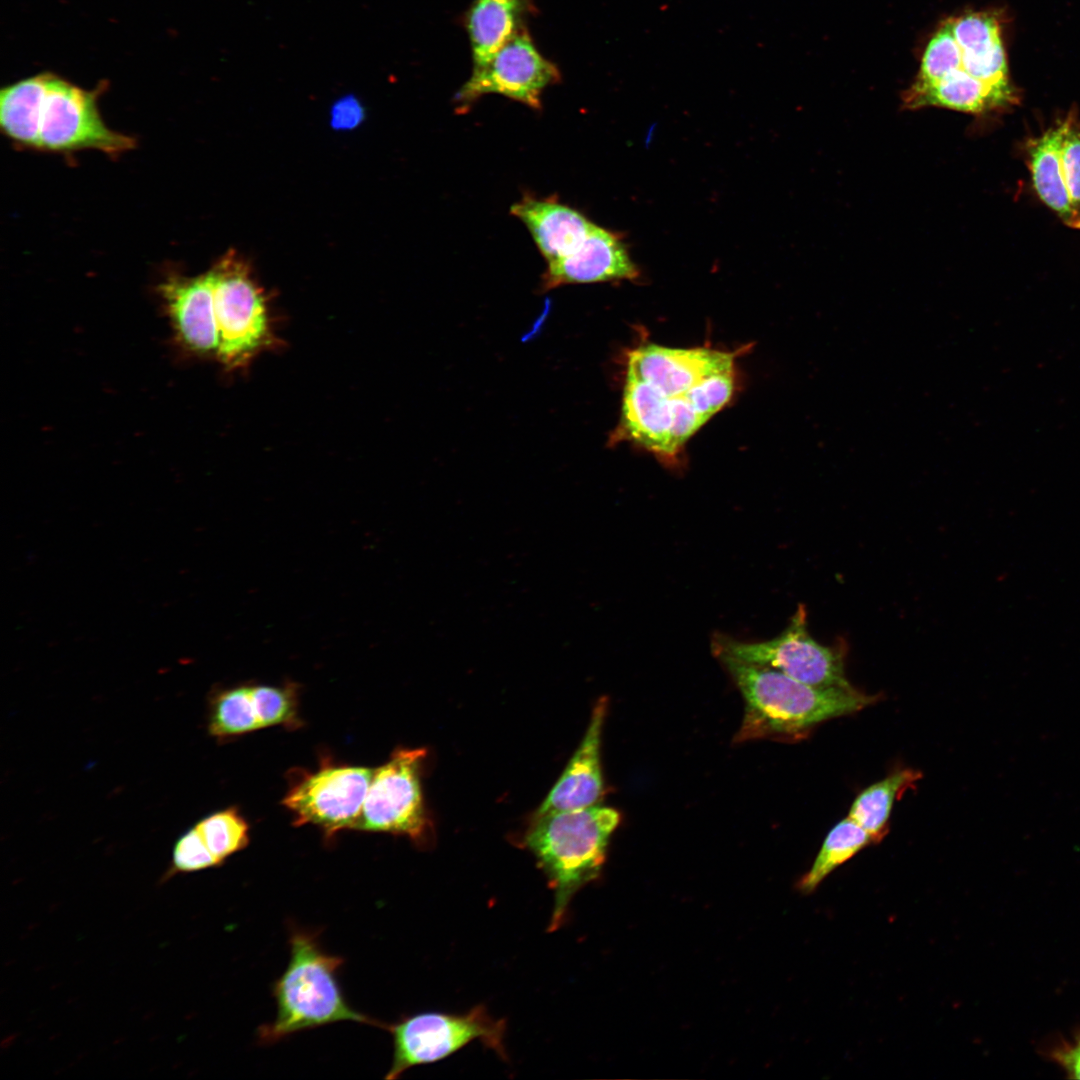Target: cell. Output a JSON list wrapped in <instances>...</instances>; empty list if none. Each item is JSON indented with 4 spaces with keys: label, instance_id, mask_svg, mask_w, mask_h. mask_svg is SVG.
<instances>
[{
    "label": "cell",
    "instance_id": "1",
    "mask_svg": "<svg viewBox=\"0 0 1080 1080\" xmlns=\"http://www.w3.org/2000/svg\"><path fill=\"white\" fill-rule=\"evenodd\" d=\"M97 97V91L52 73L37 74L1 90V128L16 144L47 152L94 149L118 155L133 149V137L104 123Z\"/></svg>",
    "mask_w": 1080,
    "mask_h": 1080
},
{
    "label": "cell",
    "instance_id": "2",
    "mask_svg": "<svg viewBox=\"0 0 1080 1080\" xmlns=\"http://www.w3.org/2000/svg\"><path fill=\"white\" fill-rule=\"evenodd\" d=\"M744 699L734 743L793 739L825 720L855 713L877 699L851 688H819L780 671L716 655Z\"/></svg>",
    "mask_w": 1080,
    "mask_h": 1080
},
{
    "label": "cell",
    "instance_id": "3",
    "mask_svg": "<svg viewBox=\"0 0 1080 1080\" xmlns=\"http://www.w3.org/2000/svg\"><path fill=\"white\" fill-rule=\"evenodd\" d=\"M620 820L616 809L599 804L532 817L523 842L553 891L548 931L563 925L573 896L598 877Z\"/></svg>",
    "mask_w": 1080,
    "mask_h": 1080
},
{
    "label": "cell",
    "instance_id": "4",
    "mask_svg": "<svg viewBox=\"0 0 1080 1080\" xmlns=\"http://www.w3.org/2000/svg\"><path fill=\"white\" fill-rule=\"evenodd\" d=\"M289 944L288 965L273 985L276 1017L258 1029L261 1044L271 1045L296 1032L338 1021L385 1028L386 1023L356 1011L346 1001L338 982L344 959L323 950L317 934L293 929Z\"/></svg>",
    "mask_w": 1080,
    "mask_h": 1080
},
{
    "label": "cell",
    "instance_id": "5",
    "mask_svg": "<svg viewBox=\"0 0 1080 1080\" xmlns=\"http://www.w3.org/2000/svg\"><path fill=\"white\" fill-rule=\"evenodd\" d=\"M393 1038V1058L385 1079L400 1077L407 1069L440 1061L478 1040L502 1060L508 1059L506 1021L492 1017L485 1006L467 1013L422 1012L386 1024Z\"/></svg>",
    "mask_w": 1080,
    "mask_h": 1080
},
{
    "label": "cell",
    "instance_id": "6",
    "mask_svg": "<svg viewBox=\"0 0 1080 1080\" xmlns=\"http://www.w3.org/2000/svg\"><path fill=\"white\" fill-rule=\"evenodd\" d=\"M807 625V612L800 604L789 625L777 637L744 642L717 633L712 638V651L714 656L725 654L775 669L814 687H853L845 675L846 642L840 639L833 645H822L810 635Z\"/></svg>",
    "mask_w": 1080,
    "mask_h": 1080
},
{
    "label": "cell",
    "instance_id": "7",
    "mask_svg": "<svg viewBox=\"0 0 1080 1080\" xmlns=\"http://www.w3.org/2000/svg\"><path fill=\"white\" fill-rule=\"evenodd\" d=\"M210 272L219 333L216 357L227 368H238L273 342L265 297L247 264L232 251Z\"/></svg>",
    "mask_w": 1080,
    "mask_h": 1080
},
{
    "label": "cell",
    "instance_id": "8",
    "mask_svg": "<svg viewBox=\"0 0 1080 1080\" xmlns=\"http://www.w3.org/2000/svg\"><path fill=\"white\" fill-rule=\"evenodd\" d=\"M424 748H399L374 770L354 829L408 836L425 844L430 821L421 786Z\"/></svg>",
    "mask_w": 1080,
    "mask_h": 1080
},
{
    "label": "cell",
    "instance_id": "9",
    "mask_svg": "<svg viewBox=\"0 0 1080 1080\" xmlns=\"http://www.w3.org/2000/svg\"><path fill=\"white\" fill-rule=\"evenodd\" d=\"M374 770L354 766H324L302 772L283 799L296 824H313L327 835L353 828L361 812Z\"/></svg>",
    "mask_w": 1080,
    "mask_h": 1080
},
{
    "label": "cell",
    "instance_id": "10",
    "mask_svg": "<svg viewBox=\"0 0 1080 1080\" xmlns=\"http://www.w3.org/2000/svg\"><path fill=\"white\" fill-rule=\"evenodd\" d=\"M559 80L557 66L539 52L523 28L489 61L472 68L455 99L464 107L486 94H498L540 109L543 91Z\"/></svg>",
    "mask_w": 1080,
    "mask_h": 1080
},
{
    "label": "cell",
    "instance_id": "11",
    "mask_svg": "<svg viewBox=\"0 0 1080 1080\" xmlns=\"http://www.w3.org/2000/svg\"><path fill=\"white\" fill-rule=\"evenodd\" d=\"M736 356L707 348L645 344L629 353L626 376L648 383L666 397H681L708 377L734 372Z\"/></svg>",
    "mask_w": 1080,
    "mask_h": 1080
},
{
    "label": "cell",
    "instance_id": "12",
    "mask_svg": "<svg viewBox=\"0 0 1080 1080\" xmlns=\"http://www.w3.org/2000/svg\"><path fill=\"white\" fill-rule=\"evenodd\" d=\"M159 291L176 336L185 348L217 356L219 333L210 270L195 277L173 274Z\"/></svg>",
    "mask_w": 1080,
    "mask_h": 1080
},
{
    "label": "cell",
    "instance_id": "13",
    "mask_svg": "<svg viewBox=\"0 0 1080 1080\" xmlns=\"http://www.w3.org/2000/svg\"><path fill=\"white\" fill-rule=\"evenodd\" d=\"M639 274L622 238L594 225L573 252L547 264L541 288L547 291L567 284L632 280Z\"/></svg>",
    "mask_w": 1080,
    "mask_h": 1080
},
{
    "label": "cell",
    "instance_id": "14",
    "mask_svg": "<svg viewBox=\"0 0 1080 1080\" xmlns=\"http://www.w3.org/2000/svg\"><path fill=\"white\" fill-rule=\"evenodd\" d=\"M608 702L600 698L577 750L533 816L599 804L604 794L601 738Z\"/></svg>",
    "mask_w": 1080,
    "mask_h": 1080
},
{
    "label": "cell",
    "instance_id": "15",
    "mask_svg": "<svg viewBox=\"0 0 1080 1080\" xmlns=\"http://www.w3.org/2000/svg\"><path fill=\"white\" fill-rule=\"evenodd\" d=\"M510 212L527 227L547 264L573 252L595 225L553 197L527 194L512 205Z\"/></svg>",
    "mask_w": 1080,
    "mask_h": 1080
},
{
    "label": "cell",
    "instance_id": "16",
    "mask_svg": "<svg viewBox=\"0 0 1080 1080\" xmlns=\"http://www.w3.org/2000/svg\"><path fill=\"white\" fill-rule=\"evenodd\" d=\"M1015 101V91L994 88L958 69L929 84L912 83L902 97L903 108L907 110L941 107L975 115Z\"/></svg>",
    "mask_w": 1080,
    "mask_h": 1080
},
{
    "label": "cell",
    "instance_id": "17",
    "mask_svg": "<svg viewBox=\"0 0 1080 1080\" xmlns=\"http://www.w3.org/2000/svg\"><path fill=\"white\" fill-rule=\"evenodd\" d=\"M622 417L617 434L625 435L646 449L672 457V401L648 383L626 376Z\"/></svg>",
    "mask_w": 1080,
    "mask_h": 1080
},
{
    "label": "cell",
    "instance_id": "18",
    "mask_svg": "<svg viewBox=\"0 0 1080 1080\" xmlns=\"http://www.w3.org/2000/svg\"><path fill=\"white\" fill-rule=\"evenodd\" d=\"M532 10L530 0H473L465 18L473 67L489 61L523 29Z\"/></svg>",
    "mask_w": 1080,
    "mask_h": 1080
},
{
    "label": "cell",
    "instance_id": "19",
    "mask_svg": "<svg viewBox=\"0 0 1080 1080\" xmlns=\"http://www.w3.org/2000/svg\"><path fill=\"white\" fill-rule=\"evenodd\" d=\"M1064 131L1065 120L1047 129L1041 136L1030 139L1026 146L1027 160L1034 188L1041 200L1057 213L1064 224L1079 229L1061 164Z\"/></svg>",
    "mask_w": 1080,
    "mask_h": 1080
},
{
    "label": "cell",
    "instance_id": "20",
    "mask_svg": "<svg viewBox=\"0 0 1080 1080\" xmlns=\"http://www.w3.org/2000/svg\"><path fill=\"white\" fill-rule=\"evenodd\" d=\"M919 778L921 773L916 770L895 771L864 789L852 803L848 816L870 833L876 842L880 841L887 833L894 801Z\"/></svg>",
    "mask_w": 1080,
    "mask_h": 1080
},
{
    "label": "cell",
    "instance_id": "21",
    "mask_svg": "<svg viewBox=\"0 0 1080 1080\" xmlns=\"http://www.w3.org/2000/svg\"><path fill=\"white\" fill-rule=\"evenodd\" d=\"M260 728L250 686L216 689L209 695L207 730L218 741Z\"/></svg>",
    "mask_w": 1080,
    "mask_h": 1080
},
{
    "label": "cell",
    "instance_id": "22",
    "mask_svg": "<svg viewBox=\"0 0 1080 1080\" xmlns=\"http://www.w3.org/2000/svg\"><path fill=\"white\" fill-rule=\"evenodd\" d=\"M874 842L873 836L851 817L838 822L826 836L811 868L799 881V890L805 894L813 892L838 866Z\"/></svg>",
    "mask_w": 1080,
    "mask_h": 1080
},
{
    "label": "cell",
    "instance_id": "23",
    "mask_svg": "<svg viewBox=\"0 0 1080 1080\" xmlns=\"http://www.w3.org/2000/svg\"><path fill=\"white\" fill-rule=\"evenodd\" d=\"M211 853L223 864L248 844V824L234 807L214 812L194 824Z\"/></svg>",
    "mask_w": 1080,
    "mask_h": 1080
},
{
    "label": "cell",
    "instance_id": "24",
    "mask_svg": "<svg viewBox=\"0 0 1080 1080\" xmlns=\"http://www.w3.org/2000/svg\"><path fill=\"white\" fill-rule=\"evenodd\" d=\"M254 705L263 727L282 724L296 726L299 722L296 686L259 685L251 687Z\"/></svg>",
    "mask_w": 1080,
    "mask_h": 1080
},
{
    "label": "cell",
    "instance_id": "25",
    "mask_svg": "<svg viewBox=\"0 0 1080 1080\" xmlns=\"http://www.w3.org/2000/svg\"><path fill=\"white\" fill-rule=\"evenodd\" d=\"M220 865L221 862L211 853L195 826H192L175 841L169 866L161 881Z\"/></svg>",
    "mask_w": 1080,
    "mask_h": 1080
},
{
    "label": "cell",
    "instance_id": "26",
    "mask_svg": "<svg viewBox=\"0 0 1080 1080\" xmlns=\"http://www.w3.org/2000/svg\"><path fill=\"white\" fill-rule=\"evenodd\" d=\"M1061 164L1066 188L1080 229V127L1073 113L1065 119Z\"/></svg>",
    "mask_w": 1080,
    "mask_h": 1080
},
{
    "label": "cell",
    "instance_id": "27",
    "mask_svg": "<svg viewBox=\"0 0 1080 1080\" xmlns=\"http://www.w3.org/2000/svg\"><path fill=\"white\" fill-rule=\"evenodd\" d=\"M734 384V372L716 374L693 387L686 397L698 414L707 421L728 403Z\"/></svg>",
    "mask_w": 1080,
    "mask_h": 1080
},
{
    "label": "cell",
    "instance_id": "28",
    "mask_svg": "<svg viewBox=\"0 0 1080 1080\" xmlns=\"http://www.w3.org/2000/svg\"><path fill=\"white\" fill-rule=\"evenodd\" d=\"M1047 1056L1058 1064L1069 1078L1080 1079V1032L1071 1040H1060L1047 1049Z\"/></svg>",
    "mask_w": 1080,
    "mask_h": 1080
},
{
    "label": "cell",
    "instance_id": "29",
    "mask_svg": "<svg viewBox=\"0 0 1080 1080\" xmlns=\"http://www.w3.org/2000/svg\"><path fill=\"white\" fill-rule=\"evenodd\" d=\"M364 108L353 95L337 100L331 109V125L335 129H353L364 119Z\"/></svg>",
    "mask_w": 1080,
    "mask_h": 1080
}]
</instances>
